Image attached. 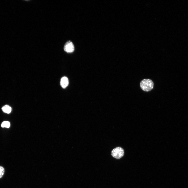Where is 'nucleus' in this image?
I'll use <instances>...</instances> for the list:
<instances>
[{
  "label": "nucleus",
  "instance_id": "f257e3e1",
  "mask_svg": "<svg viewBox=\"0 0 188 188\" xmlns=\"http://www.w3.org/2000/svg\"><path fill=\"white\" fill-rule=\"evenodd\" d=\"M153 86V82L150 79H144L140 83V87L142 90L148 92L151 90Z\"/></svg>",
  "mask_w": 188,
  "mask_h": 188
},
{
  "label": "nucleus",
  "instance_id": "f03ea898",
  "mask_svg": "<svg viewBox=\"0 0 188 188\" xmlns=\"http://www.w3.org/2000/svg\"><path fill=\"white\" fill-rule=\"evenodd\" d=\"M124 151L123 149L120 147L114 148L111 152V155L113 157L117 159L122 158L124 156Z\"/></svg>",
  "mask_w": 188,
  "mask_h": 188
},
{
  "label": "nucleus",
  "instance_id": "7ed1b4c3",
  "mask_svg": "<svg viewBox=\"0 0 188 188\" xmlns=\"http://www.w3.org/2000/svg\"><path fill=\"white\" fill-rule=\"evenodd\" d=\"M64 51L67 53L73 52L74 50V47L73 43L70 41L67 42L64 45Z\"/></svg>",
  "mask_w": 188,
  "mask_h": 188
},
{
  "label": "nucleus",
  "instance_id": "20e7f679",
  "mask_svg": "<svg viewBox=\"0 0 188 188\" xmlns=\"http://www.w3.org/2000/svg\"><path fill=\"white\" fill-rule=\"evenodd\" d=\"M69 81L68 78L65 76L62 77L61 79L60 84L62 87L64 88L68 85Z\"/></svg>",
  "mask_w": 188,
  "mask_h": 188
},
{
  "label": "nucleus",
  "instance_id": "39448f33",
  "mask_svg": "<svg viewBox=\"0 0 188 188\" xmlns=\"http://www.w3.org/2000/svg\"><path fill=\"white\" fill-rule=\"evenodd\" d=\"M2 110L4 112L9 114L11 111V108L10 107L6 105L2 107Z\"/></svg>",
  "mask_w": 188,
  "mask_h": 188
},
{
  "label": "nucleus",
  "instance_id": "423d86ee",
  "mask_svg": "<svg viewBox=\"0 0 188 188\" xmlns=\"http://www.w3.org/2000/svg\"><path fill=\"white\" fill-rule=\"evenodd\" d=\"M10 126V122L8 121H4L1 124V126L2 127L9 128Z\"/></svg>",
  "mask_w": 188,
  "mask_h": 188
},
{
  "label": "nucleus",
  "instance_id": "0eeeda50",
  "mask_svg": "<svg viewBox=\"0 0 188 188\" xmlns=\"http://www.w3.org/2000/svg\"><path fill=\"white\" fill-rule=\"evenodd\" d=\"M4 171V169L3 167L1 166H0V178H1L3 175Z\"/></svg>",
  "mask_w": 188,
  "mask_h": 188
}]
</instances>
